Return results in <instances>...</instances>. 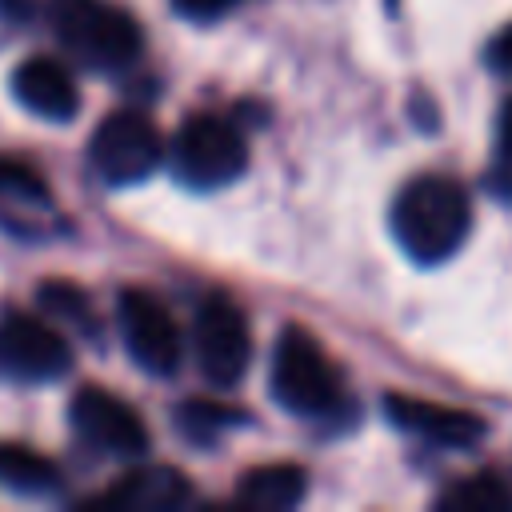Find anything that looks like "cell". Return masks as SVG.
<instances>
[{
	"mask_svg": "<svg viewBox=\"0 0 512 512\" xmlns=\"http://www.w3.org/2000/svg\"><path fill=\"white\" fill-rule=\"evenodd\" d=\"M240 0H172V8L184 16V20H196V24H208V20H220L236 8Z\"/></svg>",
	"mask_w": 512,
	"mask_h": 512,
	"instance_id": "cell-20",
	"label": "cell"
},
{
	"mask_svg": "<svg viewBox=\"0 0 512 512\" xmlns=\"http://www.w3.org/2000/svg\"><path fill=\"white\" fill-rule=\"evenodd\" d=\"M484 60H488V68H492L496 76H512V24H504V28L488 40Z\"/></svg>",
	"mask_w": 512,
	"mask_h": 512,
	"instance_id": "cell-21",
	"label": "cell"
},
{
	"mask_svg": "<svg viewBox=\"0 0 512 512\" xmlns=\"http://www.w3.org/2000/svg\"><path fill=\"white\" fill-rule=\"evenodd\" d=\"M168 156H172L168 164H172L176 180L192 192L224 188L236 176H244V168H248V144H244L240 128L212 112L188 116L176 128Z\"/></svg>",
	"mask_w": 512,
	"mask_h": 512,
	"instance_id": "cell-4",
	"label": "cell"
},
{
	"mask_svg": "<svg viewBox=\"0 0 512 512\" xmlns=\"http://www.w3.org/2000/svg\"><path fill=\"white\" fill-rule=\"evenodd\" d=\"M384 416L400 432H408L424 444H436V448H456V452H464V448H472L488 436L484 416L464 412V408H448V404H436V400H420V396H408V392H388L384 396Z\"/></svg>",
	"mask_w": 512,
	"mask_h": 512,
	"instance_id": "cell-10",
	"label": "cell"
},
{
	"mask_svg": "<svg viewBox=\"0 0 512 512\" xmlns=\"http://www.w3.org/2000/svg\"><path fill=\"white\" fill-rule=\"evenodd\" d=\"M436 508L448 512H512V484L500 480L496 472H480V476H464L452 488H444L436 496Z\"/></svg>",
	"mask_w": 512,
	"mask_h": 512,
	"instance_id": "cell-15",
	"label": "cell"
},
{
	"mask_svg": "<svg viewBox=\"0 0 512 512\" xmlns=\"http://www.w3.org/2000/svg\"><path fill=\"white\" fill-rule=\"evenodd\" d=\"M472 228V200L460 180L428 172L392 200V236L412 264H444Z\"/></svg>",
	"mask_w": 512,
	"mask_h": 512,
	"instance_id": "cell-1",
	"label": "cell"
},
{
	"mask_svg": "<svg viewBox=\"0 0 512 512\" xmlns=\"http://www.w3.org/2000/svg\"><path fill=\"white\" fill-rule=\"evenodd\" d=\"M56 40L92 72H124L144 52V32L132 12L112 0H48Z\"/></svg>",
	"mask_w": 512,
	"mask_h": 512,
	"instance_id": "cell-3",
	"label": "cell"
},
{
	"mask_svg": "<svg viewBox=\"0 0 512 512\" xmlns=\"http://www.w3.org/2000/svg\"><path fill=\"white\" fill-rule=\"evenodd\" d=\"M192 500V484L180 468L168 464H144L120 476L104 496H96V508H120V512H176Z\"/></svg>",
	"mask_w": 512,
	"mask_h": 512,
	"instance_id": "cell-12",
	"label": "cell"
},
{
	"mask_svg": "<svg viewBox=\"0 0 512 512\" xmlns=\"http://www.w3.org/2000/svg\"><path fill=\"white\" fill-rule=\"evenodd\" d=\"M36 300L48 312V320H68V324H76L88 336L96 332V312H92L88 296L76 284H68V280H44L40 292H36Z\"/></svg>",
	"mask_w": 512,
	"mask_h": 512,
	"instance_id": "cell-17",
	"label": "cell"
},
{
	"mask_svg": "<svg viewBox=\"0 0 512 512\" xmlns=\"http://www.w3.org/2000/svg\"><path fill=\"white\" fill-rule=\"evenodd\" d=\"M0 200L48 208L52 196H48L44 176H40L32 164H24V160H16V156H0Z\"/></svg>",
	"mask_w": 512,
	"mask_h": 512,
	"instance_id": "cell-18",
	"label": "cell"
},
{
	"mask_svg": "<svg viewBox=\"0 0 512 512\" xmlns=\"http://www.w3.org/2000/svg\"><path fill=\"white\" fill-rule=\"evenodd\" d=\"M308 492V472L300 464H260L248 468L236 484V504L244 508H268V512H288L304 500Z\"/></svg>",
	"mask_w": 512,
	"mask_h": 512,
	"instance_id": "cell-13",
	"label": "cell"
},
{
	"mask_svg": "<svg viewBox=\"0 0 512 512\" xmlns=\"http://www.w3.org/2000/svg\"><path fill=\"white\" fill-rule=\"evenodd\" d=\"M192 352H196V368L204 372L208 384L232 388L244 380V372L252 364V332L232 296L212 292L200 300L196 320H192Z\"/></svg>",
	"mask_w": 512,
	"mask_h": 512,
	"instance_id": "cell-6",
	"label": "cell"
},
{
	"mask_svg": "<svg viewBox=\"0 0 512 512\" xmlns=\"http://www.w3.org/2000/svg\"><path fill=\"white\" fill-rule=\"evenodd\" d=\"M244 420H248V416H244L240 408H228V404H216V400H184V404L176 408L180 432H184L188 440H200V444L216 440L220 432H228V428H236V424H244Z\"/></svg>",
	"mask_w": 512,
	"mask_h": 512,
	"instance_id": "cell-16",
	"label": "cell"
},
{
	"mask_svg": "<svg viewBox=\"0 0 512 512\" xmlns=\"http://www.w3.org/2000/svg\"><path fill=\"white\" fill-rule=\"evenodd\" d=\"M12 96L40 120L68 124L80 112V88L72 72L52 56H28L12 72Z\"/></svg>",
	"mask_w": 512,
	"mask_h": 512,
	"instance_id": "cell-11",
	"label": "cell"
},
{
	"mask_svg": "<svg viewBox=\"0 0 512 512\" xmlns=\"http://www.w3.org/2000/svg\"><path fill=\"white\" fill-rule=\"evenodd\" d=\"M0 372L24 384H48L72 372V344L64 332L32 312L0 316Z\"/></svg>",
	"mask_w": 512,
	"mask_h": 512,
	"instance_id": "cell-8",
	"label": "cell"
},
{
	"mask_svg": "<svg viewBox=\"0 0 512 512\" xmlns=\"http://www.w3.org/2000/svg\"><path fill=\"white\" fill-rule=\"evenodd\" d=\"M116 324L128 356L148 376H172L184 360V336L160 296L148 288H124L116 300Z\"/></svg>",
	"mask_w": 512,
	"mask_h": 512,
	"instance_id": "cell-7",
	"label": "cell"
},
{
	"mask_svg": "<svg viewBox=\"0 0 512 512\" xmlns=\"http://www.w3.org/2000/svg\"><path fill=\"white\" fill-rule=\"evenodd\" d=\"M268 388L280 408H288L292 416H304V420H328L348 404L344 376H340L336 360L300 324L280 328L276 348H272Z\"/></svg>",
	"mask_w": 512,
	"mask_h": 512,
	"instance_id": "cell-2",
	"label": "cell"
},
{
	"mask_svg": "<svg viewBox=\"0 0 512 512\" xmlns=\"http://www.w3.org/2000/svg\"><path fill=\"white\" fill-rule=\"evenodd\" d=\"M0 484L20 496H48L60 488V468L28 444H0Z\"/></svg>",
	"mask_w": 512,
	"mask_h": 512,
	"instance_id": "cell-14",
	"label": "cell"
},
{
	"mask_svg": "<svg viewBox=\"0 0 512 512\" xmlns=\"http://www.w3.org/2000/svg\"><path fill=\"white\" fill-rule=\"evenodd\" d=\"M488 184L500 200L512 196V96L504 100V108L496 116V164L488 172Z\"/></svg>",
	"mask_w": 512,
	"mask_h": 512,
	"instance_id": "cell-19",
	"label": "cell"
},
{
	"mask_svg": "<svg viewBox=\"0 0 512 512\" xmlns=\"http://www.w3.org/2000/svg\"><path fill=\"white\" fill-rule=\"evenodd\" d=\"M88 160L104 184H116V188L140 184L164 160L160 128L144 112H132V108L112 112L96 124V132L88 140Z\"/></svg>",
	"mask_w": 512,
	"mask_h": 512,
	"instance_id": "cell-5",
	"label": "cell"
},
{
	"mask_svg": "<svg viewBox=\"0 0 512 512\" xmlns=\"http://www.w3.org/2000/svg\"><path fill=\"white\" fill-rule=\"evenodd\" d=\"M68 416H72V428L84 444H92L96 452L104 456H116V460H140L152 444L144 420L136 416V408L128 400H120L116 392L100 388V384H84L76 388L72 404H68Z\"/></svg>",
	"mask_w": 512,
	"mask_h": 512,
	"instance_id": "cell-9",
	"label": "cell"
}]
</instances>
